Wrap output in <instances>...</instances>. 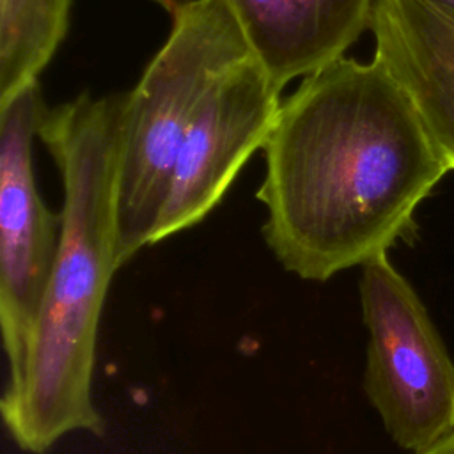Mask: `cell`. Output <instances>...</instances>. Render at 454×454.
Returning <instances> with one entry per match:
<instances>
[{"mask_svg": "<svg viewBox=\"0 0 454 454\" xmlns=\"http://www.w3.org/2000/svg\"><path fill=\"white\" fill-rule=\"evenodd\" d=\"M262 151L264 241L284 270L312 282L388 252L450 170L374 57H340L305 76L280 101Z\"/></svg>", "mask_w": 454, "mask_h": 454, "instance_id": "obj_1", "label": "cell"}, {"mask_svg": "<svg viewBox=\"0 0 454 454\" xmlns=\"http://www.w3.org/2000/svg\"><path fill=\"white\" fill-rule=\"evenodd\" d=\"M126 94L92 98L87 90L46 108L37 137L60 170L64 204L55 264L37 323L0 401L16 445L48 452L74 431L103 433L92 401L101 310L115 259V181Z\"/></svg>", "mask_w": 454, "mask_h": 454, "instance_id": "obj_2", "label": "cell"}, {"mask_svg": "<svg viewBox=\"0 0 454 454\" xmlns=\"http://www.w3.org/2000/svg\"><path fill=\"white\" fill-rule=\"evenodd\" d=\"M250 55L223 0H199L172 16L165 44L124 96L115 181L117 266L149 247L199 106Z\"/></svg>", "mask_w": 454, "mask_h": 454, "instance_id": "obj_3", "label": "cell"}, {"mask_svg": "<svg viewBox=\"0 0 454 454\" xmlns=\"http://www.w3.org/2000/svg\"><path fill=\"white\" fill-rule=\"evenodd\" d=\"M364 390L390 438L420 452L454 431V362L411 284L380 254L360 266Z\"/></svg>", "mask_w": 454, "mask_h": 454, "instance_id": "obj_4", "label": "cell"}, {"mask_svg": "<svg viewBox=\"0 0 454 454\" xmlns=\"http://www.w3.org/2000/svg\"><path fill=\"white\" fill-rule=\"evenodd\" d=\"M46 112L39 82L0 103V328L9 378L25 360L62 220L35 186L32 144Z\"/></svg>", "mask_w": 454, "mask_h": 454, "instance_id": "obj_5", "label": "cell"}, {"mask_svg": "<svg viewBox=\"0 0 454 454\" xmlns=\"http://www.w3.org/2000/svg\"><path fill=\"white\" fill-rule=\"evenodd\" d=\"M280 92L252 55L218 80L183 140L149 245L199 223L222 200L248 158L264 147Z\"/></svg>", "mask_w": 454, "mask_h": 454, "instance_id": "obj_6", "label": "cell"}, {"mask_svg": "<svg viewBox=\"0 0 454 454\" xmlns=\"http://www.w3.org/2000/svg\"><path fill=\"white\" fill-rule=\"evenodd\" d=\"M369 30L454 170V18L427 0H374Z\"/></svg>", "mask_w": 454, "mask_h": 454, "instance_id": "obj_7", "label": "cell"}, {"mask_svg": "<svg viewBox=\"0 0 454 454\" xmlns=\"http://www.w3.org/2000/svg\"><path fill=\"white\" fill-rule=\"evenodd\" d=\"M252 57L278 90L346 50L371 25L374 0H223Z\"/></svg>", "mask_w": 454, "mask_h": 454, "instance_id": "obj_8", "label": "cell"}, {"mask_svg": "<svg viewBox=\"0 0 454 454\" xmlns=\"http://www.w3.org/2000/svg\"><path fill=\"white\" fill-rule=\"evenodd\" d=\"M71 0H0V103L39 82L69 27Z\"/></svg>", "mask_w": 454, "mask_h": 454, "instance_id": "obj_9", "label": "cell"}, {"mask_svg": "<svg viewBox=\"0 0 454 454\" xmlns=\"http://www.w3.org/2000/svg\"><path fill=\"white\" fill-rule=\"evenodd\" d=\"M413 454H454V431L443 436L442 440H438L436 443H433L431 447Z\"/></svg>", "mask_w": 454, "mask_h": 454, "instance_id": "obj_10", "label": "cell"}, {"mask_svg": "<svg viewBox=\"0 0 454 454\" xmlns=\"http://www.w3.org/2000/svg\"><path fill=\"white\" fill-rule=\"evenodd\" d=\"M151 2L158 4L163 11H167L170 16H174V14H177L179 11L190 7L192 4H195V2H199V0H151Z\"/></svg>", "mask_w": 454, "mask_h": 454, "instance_id": "obj_11", "label": "cell"}, {"mask_svg": "<svg viewBox=\"0 0 454 454\" xmlns=\"http://www.w3.org/2000/svg\"><path fill=\"white\" fill-rule=\"evenodd\" d=\"M427 2L438 7L440 11H443L445 14H449L450 18H454V0H427Z\"/></svg>", "mask_w": 454, "mask_h": 454, "instance_id": "obj_12", "label": "cell"}]
</instances>
